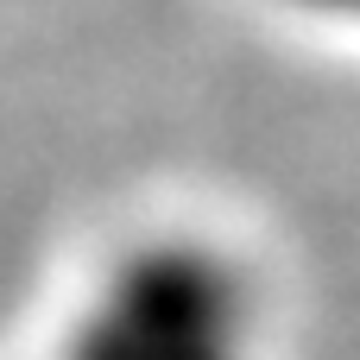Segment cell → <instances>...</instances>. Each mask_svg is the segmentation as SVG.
I'll list each match as a JSON object with an SVG mask.
<instances>
[{"label": "cell", "mask_w": 360, "mask_h": 360, "mask_svg": "<svg viewBox=\"0 0 360 360\" xmlns=\"http://www.w3.org/2000/svg\"><path fill=\"white\" fill-rule=\"evenodd\" d=\"M285 6H297L304 19H329V25H354L360 32V0H285Z\"/></svg>", "instance_id": "obj_2"}, {"label": "cell", "mask_w": 360, "mask_h": 360, "mask_svg": "<svg viewBox=\"0 0 360 360\" xmlns=\"http://www.w3.org/2000/svg\"><path fill=\"white\" fill-rule=\"evenodd\" d=\"M266 278L202 228H146L114 247L63 323V360H266Z\"/></svg>", "instance_id": "obj_1"}]
</instances>
